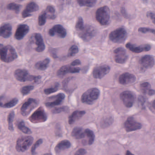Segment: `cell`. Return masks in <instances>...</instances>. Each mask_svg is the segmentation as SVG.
<instances>
[{"label": "cell", "instance_id": "cell-1", "mask_svg": "<svg viewBox=\"0 0 155 155\" xmlns=\"http://www.w3.org/2000/svg\"><path fill=\"white\" fill-rule=\"evenodd\" d=\"M14 76L18 81L21 82L27 81H34L35 83H38L41 81L40 76H33L30 75L28 71L26 69H18L14 72Z\"/></svg>", "mask_w": 155, "mask_h": 155}, {"label": "cell", "instance_id": "cell-2", "mask_svg": "<svg viewBox=\"0 0 155 155\" xmlns=\"http://www.w3.org/2000/svg\"><path fill=\"white\" fill-rule=\"evenodd\" d=\"M18 58V54L15 49L11 45L3 47L0 52V59L6 63L14 61Z\"/></svg>", "mask_w": 155, "mask_h": 155}, {"label": "cell", "instance_id": "cell-3", "mask_svg": "<svg viewBox=\"0 0 155 155\" xmlns=\"http://www.w3.org/2000/svg\"><path fill=\"white\" fill-rule=\"evenodd\" d=\"M110 12L107 6H103L97 10L96 18L97 21L102 26H107L109 24Z\"/></svg>", "mask_w": 155, "mask_h": 155}, {"label": "cell", "instance_id": "cell-4", "mask_svg": "<svg viewBox=\"0 0 155 155\" xmlns=\"http://www.w3.org/2000/svg\"><path fill=\"white\" fill-rule=\"evenodd\" d=\"M100 95V91L97 88H91L84 92L81 96L82 102L92 105L98 99Z\"/></svg>", "mask_w": 155, "mask_h": 155}, {"label": "cell", "instance_id": "cell-5", "mask_svg": "<svg viewBox=\"0 0 155 155\" xmlns=\"http://www.w3.org/2000/svg\"><path fill=\"white\" fill-rule=\"evenodd\" d=\"M34 139L31 136H22L18 138L16 142V149L18 152H24L32 145Z\"/></svg>", "mask_w": 155, "mask_h": 155}, {"label": "cell", "instance_id": "cell-6", "mask_svg": "<svg viewBox=\"0 0 155 155\" xmlns=\"http://www.w3.org/2000/svg\"><path fill=\"white\" fill-rule=\"evenodd\" d=\"M127 37V31L123 28H120L111 31L109 34V39L116 43L124 42Z\"/></svg>", "mask_w": 155, "mask_h": 155}, {"label": "cell", "instance_id": "cell-7", "mask_svg": "<svg viewBox=\"0 0 155 155\" xmlns=\"http://www.w3.org/2000/svg\"><path fill=\"white\" fill-rule=\"evenodd\" d=\"M97 33L96 29L91 25H87L78 32L79 37L85 41H89Z\"/></svg>", "mask_w": 155, "mask_h": 155}, {"label": "cell", "instance_id": "cell-8", "mask_svg": "<svg viewBox=\"0 0 155 155\" xmlns=\"http://www.w3.org/2000/svg\"><path fill=\"white\" fill-rule=\"evenodd\" d=\"M155 64V59L151 55H145L140 58L139 61V69L141 72L153 68Z\"/></svg>", "mask_w": 155, "mask_h": 155}, {"label": "cell", "instance_id": "cell-9", "mask_svg": "<svg viewBox=\"0 0 155 155\" xmlns=\"http://www.w3.org/2000/svg\"><path fill=\"white\" fill-rule=\"evenodd\" d=\"M48 120V116L42 107H40L29 118V120L32 123H42Z\"/></svg>", "mask_w": 155, "mask_h": 155}, {"label": "cell", "instance_id": "cell-10", "mask_svg": "<svg viewBox=\"0 0 155 155\" xmlns=\"http://www.w3.org/2000/svg\"><path fill=\"white\" fill-rule=\"evenodd\" d=\"M39 101L36 99L29 98L25 101L21 108V113L22 116L26 117L38 105Z\"/></svg>", "mask_w": 155, "mask_h": 155}, {"label": "cell", "instance_id": "cell-11", "mask_svg": "<svg viewBox=\"0 0 155 155\" xmlns=\"http://www.w3.org/2000/svg\"><path fill=\"white\" fill-rule=\"evenodd\" d=\"M120 97L125 107L127 108L131 107L136 100L135 94L129 91H125L121 92L120 95Z\"/></svg>", "mask_w": 155, "mask_h": 155}, {"label": "cell", "instance_id": "cell-12", "mask_svg": "<svg viewBox=\"0 0 155 155\" xmlns=\"http://www.w3.org/2000/svg\"><path fill=\"white\" fill-rule=\"evenodd\" d=\"M65 98V95L63 93H59L55 96H51L47 99L45 105L48 107H53L60 105Z\"/></svg>", "mask_w": 155, "mask_h": 155}, {"label": "cell", "instance_id": "cell-13", "mask_svg": "<svg viewBox=\"0 0 155 155\" xmlns=\"http://www.w3.org/2000/svg\"><path fill=\"white\" fill-rule=\"evenodd\" d=\"M115 61L119 64H124L128 59L126 50L122 48H118L113 51Z\"/></svg>", "mask_w": 155, "mask_h": 155}, {"label": "cell", "instance_id": "cell-14", "mask_svg": "<svg viewBox=\"0 0 155 155\" xmlns=\"http://www.w3.org/2000/svg\"><path fill=\"white\" fill-rule=\"evenodd\" d=\"M110 69V67L107 65H101L96 67L92 71L93 78L97 79H101L108 74Z\"/></svg>", "mask_w": 155, "mask_h": 155}, {"label": "cell", "instance_id": "cell-15", "mask_svg": "<svg viewBox=\"0 0 155 155\" xmlns=\"http://www.w3.org/2000/svg\"><path fill=\"white\" fill-rule=\"evenodd\" d=\"M142 127V125L136 121L132 117H129L124 123V128L127 132L138 130L140 129Z\"/></svg>", "mask_w": 155, "mask_h": 155}, {"label": "cell", "instance_id": "cell-16", "mask_svg": "<svg viewBox=\"0 0 155 155\" xmlns=\"http://www.w3.org/2000/svg\"><path fill=\"white\" fill-rule=\"evenodd\" d=\"M49 35L51 37L57 35L59 38H64L67 36L66 29L61 25H56L49 30Z\"/></svg>", "mask_w": 155, "mask_h": 155}, {"label": "cell", "instance_id": "cell-17", "mask_svg": "<svg viewBox=\"0 0 155 155\" xmlns=\"http://www.w3.org/2000/svg\"><path fill=\"white\" fill-rule=\"evenodd\" d=\"M126 47L132 52L135 53H139L144 51H148L151 49V46L149 44L136 46L130 43H127L126 45Z\"/></svg>", "mask_w": 155, "mask_h": 155}, {"label": "cell", "instance_id": "cell-18", "mask_svg": "<svg viewBox=\"0 0 155 155\" xmlns=\"http://www.w3.org/2000/svg\"><path fill=\"white\" fill-rule=\"evenodd\" d=\"M136 81L135 75L128 72H125L120 76L118 79L119 82L121 85H126L132 84Z\"/></svg>", "mask_w": 155, "mask_h": 155}, {"label": "cell", "instance_id": "cell-19", "mask_svg": "<svg viewBox=\"0 0 155 155\" xmlns=\"http://www.w3.org/2000/svg\"><path fill=\"white\" fill-rule=\"evenodd\" d=\"M29 31L30 28L28 25L26 24H21L18 25L14 35L15 38L18 40H22L28 33Z\"/></svg>", "mask_w": 155, "mask_h": 155}, {"label": "cell", "instance_id": "cell-20", "mask_svg": "<svg viewBox=\"0 0 155 155\" xmlns=\"http://www.w3.org/2000/svg\"><path fill=\"white\" fill-rule=\"evenodd\" d=\"M38 5L35 2H30L27 5L26 8L22 12V17L23 18H28L31 16V13L38 11L39 10Z\"/></svg>", "mask_w": 155, "mask_h": 155}, {"label": "cell", "instance_id": "cell-21", "mask_svg": "<svg viewBox=\"0 0 155 155\" xmlns=\"http://www.w3.org/2000/svg\"><path fill=\"white\" fill-rule=\"evenodd\" d=\"M81 69L78 68H72L69 66H63L61 67L57 72V75L59 77H63L68 73H78Z\"/></svg>", "mask_w": 155, "mask_h": 155}, {"label": "cell", "instance_id": "cell-22", "mask_svg": "<svg viewBox=\"0 0 155 155\" xmlns=\"http://www.w3.org/2000/svg\"><path fill=\"white\" fill-rule=\"evenodd\" d=\"M35 43L37 45V48H35V51L38 52H41L45 50L46 46L43 41L42 36L40 33H35L33 35Z\"/></svg>", "mask_w": 155, "mask_h": 155}, {"label": "cell", "instance_id": "cell-23", "mask_svg": "<svg viewBox=\"0 0 155 155\" xmlns=\"http://www.w3.org/2000/svg\"><path fill=\"white\" fill-rule=\"evenodd\" d=\"M12 34V27L9 23H5L0 26V36L4 38H10Z\"/></svg>", "mask_w": 155, "mask_h": 155}, {"label": "cell", "instance_id": "cell-24", "mask_svg": "<svg viewBox=\"0 0 155 155\" xmlns=\"http://www.w3.org/2000/svg\"><path fill=\"white\" fill-rule=\"evenodd\" d=\"M71 147L70 141L67 140H64L59 142L55 147V151L56 154H59L63 150L70 148Z\"/></svg>", "mask_w": 155, "mask_h": 155}, {"label": "cell", "instance_id": "cell-25", "mask_svg": "<svg viewBox=\"0 0 155 155\" xmlns=\"http://www.w3.org/2000/svg\"><path fill=\"white\" fill-rule=\"evenodd\" d=\"M86 113V111L84 110H76L74 111L69 117V124L71 125L75 123L76 121L81 118Z\"/></svg>", "mask_w": 155, "mask_h": 155}, {"label": "cell", "instance_id": "cell-26", "mask_svg": "<svg viewBox=\"0 0 155 155\" xmlns=\"http://www.w3.org/2000/svg\"><path fill=\"white\" fill-rule=\"evenodd\" d=\"M71 136L76 139H81L85 137V134L82 128L75 127L71 132Z\"/></svg>", "mask_w": 155, "mask_h": 155}, {"label": "cell", "instance_id": "cell-27", "mask_svg": "<svg viewBox=\"0 0 155 155\" xmlns=\"http://www.w3.org/2000/svg\"><path fill=\"white\" fill-rule=\"evenodd\" d=\"M113 121L114 119L112 116H105L101 121V127L103 129L107 128L113 123Z\"/></svg>", "mask_w": 155, "mask_h": 155}, {"label": "cell", "instance_id": "cell-28", "mask_svg": "<svg viewBox=\"0 0 155 155\" xmlns=\"http://www.w3.org/2000/svg\"><path fill=\"white\" fill-rule=\"evenodd\" d=\"M50 62V60L49 58H47L43 60L38 61L36 63L35 65V68L39 70H45L48 67Z\"/></svg>", "mask_w": 155, "mask_h": 155}, {"label": "cell", "instance_id": "cell-29", "mask_svg": "<svg viewBox=\"0 0 155 155\" xmlns=\"http://www.w3.org/2000/svg\"><path fill=\"white\" fill-rule=\"evenodd\" d=\"M45 12L47 14V18H48L49 19L54 20L57 18L56 10L52 6H48Z\"/></svg>", "mask_w": 155, "mask_h": 155}, {"label": "cell", "instance_id": "cell-30", "mask_svg": "<svg viewBox=\"0 0 155 155\" xmlns=\"http://www.w3.org/2000/svg\"><path fill=\"white\" fill-rule=\"evenodd\" d=\"M77 2L81 7H87L89 8L94 7L97 3L95 0H79Z\"/></svg>", "mask_w": 155, "mask_h": 155}, {"label": "cell", "instance_id": "cell-31", "mask_svg": "<svg viewBox=\"0 0 155 155\" xmlns=\"http://www.w3.org/2000/svg\"><path fill=\"white\" fill-rule=\"evenodd\" d=\"M18 128L20 130L25 133V134H31L32 133V131L30 129L25 126V122L23 120H21L18 124Z\"/></svg>", "mask_w": 155, "mask_h": 155}, {"label": "cell", "instance_id": "cell-32", "mask_svg": "<svg viewBox=\"0 0 155 155\" xmlns=\"http://www.w3.org/2000/svg\"><path fill=\"white\" fill-rule=\"evenodd\" d=\"M73 79H74L73 78H68L65 79L62 82V87H63V90L68 93H70L69 86L71 85V84L72 83Z\"/></svg>", "mask_w": 155, "mask_h": 155}, {"label": "cell", "instance_id": "cell-33", "mask_svg": "<svg viewBox=\"0 0 155 155\" xmlns=\"http://www.w3.org/2000/svg\"><path fill=\"white\" fill-rule=\"evenodd\" d=\"M59 83L58 82L55 83L53 86L48 88L45 89L44 90V92L46 95H50L58 91L59 88Z\"/></svg>", "mask_w": 155, "mask_h": 155}, {"label": "cell", "instance_id": "cell-34", "mask_svg": "<svg viewBox=\"0 0 155 155\" xmlns=\"http://www.w3.org/2000/svg\"><path fill=\"white\" fill-rule=\"evenodd\" d=\"M84 133L88 137L89 145H92L94 142L95 138V134H94V132H93L92 130H91L89 129H87L84 130Z\"/></svg>", "mask_w": 155, "mask_h": 155}, {"label": "cell", "instance_id": "cell-35", "mask_svg": "<svg viewBox=\"0 0 155 155\" xmlns=\"http://www.w3.org/2000/svg\"><path fill=\"white\" fill-rule=\"evenodd\" d=\"M15 112L14 111H12L10 112L8 117V129L10 131L14 130V127H13V120L15 117Z\"/></svg>", "mask_w": 155, "mask_h": 155}, {"label": "cell", "instance_id": "cell-36", "mask_svg": "<svg viewBox=\"0 0 155 155\" xmlns=\"http://www.w3.org/2000/svg\"><path fill=\"white\" fill-rule=\"evenodd\" d=\"M18 99L17 98H14L3 104L2 107L5 108H11L15 107L18 104Z\"/></svg>", "mask_w": 155, "mask_h": 155}, {"label": "cell", "instance_id": "cell-37", "mask_svg": "<svg viewBox=\"0 0 155 155\" xmlns=\"http://www.w3.org/2000/svg\"><path fill=\"white\" fill-rule=\"evenodd\" d=\"M21 7V5H20V4L12 2V3H9L8 5L7 8L9 10L13 11L15 12V13L18 14L19 13Z\"/></svg>", "mask_w": 155, "mask_h": 155}, {"label": "cell", "instance_id": "cell-38", "mask_svg": "<svg viewBox=\"0 0 155 155\" xmlns=\"http://www.w3.org/2000/svg\"><path fill=\"white\" fill-rule=\"evenodd\" d=\"M47 19V14L44 11L43 12H41L39 16L38 19V25L40 26H43V25H45L46 23Z\"/></svg>", "mask_w": 155, "mask_h": 155}, {"label": "cell", "instance_id": "cell-39", "mask_svg": "<svg viewBox=\"0 0 155 155\" xmlns=\"http://www.w3.org/2000/svg\"><path fill=\"white\" fill-rule=\"evenodd\" d=\"M69 110V108L67 106H63L55 108L51 110L53 114H56L61 113V112H68Z\"/></svg>", "mask_w": 155, "mask_h": 155}, {"label": "cell", "instance_id": "cell-40", "mask_svg": "<svg viewBox=\"0 0 155 155\" xmlns=\"http://www.w3.org/2000/svg\"><path fill=\"white\" fill-rule=\"evenodd\" d=\"M150 87L151 86L148 82H144L140 85V90L143 94H148L149 91L150 90Z\"/></svg>", "mask_w": 155, "mask_h": 155}, {"label": "cell", "instance_id": "cell-41", "mask_svg": "<svg viewBox=\"0 0 155 155\" xmlns=\"http://www.w3.org/2000/svg\"><path fill=\"white\" fill-rule=\"evenodd\" d=\"M34 89L33 86H26L21 88L20 91L23 96L28 95L31 91Z\"/></svg>", "mask_w": 155, "mask_h": 155}, {"label": "cell", "instance_id": "cell-42", "mask_svg": "<svg viewBox=\"0 0 155 155\" xmlns=\"http://www.w3.org/2000/svg\"><path fill=\"white\" fill-rule=\"evenodd\" d=\"M79 52L78 48L76 45H72L69 50L68 56V57H72L75 56Z\"/></svg>", "mask_w": 155, "mask_h": 155}, {"label": "cell", "instance_id": "cell-43", "mask_svg": "<svg viewBox=\"0 0 155 155\" xmlns=\"http://www.w3.org/2000/svg\"><path fill=\"white\" fill-rule=\"evenodd\" d=\"M43 143V140L40 139L37 140L35 144L32 146L31 149V153L32 155H35L36 154V149Z\"/></svg>", "mask_w": 155, "mask_h": 155}, {"label": "cell", "instance_id": "cell-44", "mask_svg": "<svg viewBox=\"0 0 155 155\" xmlns=\"http://www.w3.org/2000/svg\"><path fill=\"white\" fill-rule=\"evenodd\" d=\"M84 27V21H83V18L81 17H79L77 21L75 28H76V29L80 31Z\"/></svg>", "mask_w": 155, "mask_h": 155}, {"label": "cell", "instance_id": "cell-45", "mask_svg": "<svg viewBox=\"0 0 155 155\" xmlns=\"http://www.w3.org/2000/svg\"><path fill=\"white\" fill-rule=\"evenodd\" d=\"M138 31L142 33H146L147 32H150L152 34H155V29L148 28H140L138 29Z\"/></svg>", "mask_w": 155, "mask_h": 155}, {"label": "cell", "instance_id": "cell-46", "mask_svg": "<svg viewBox=\"0 0 155 155\" xmlns=\"http://www.w3.org/2000/svg\"><path fill=\"white\" fill-rule=\"evenodd\" d=\"M55 134L58 137H61L62 136L61 127L59 123L56 125V128H55Z\"/></svg>", "mask_w": 155, "mask_h": 155}, {"label": "cell", "instance_id": "cell-47", "mask_svg": "<svg viewBox=\"0 0 155 155\" xmlns=\"http://www.w3.org/2000/svg\"><path fill=\"white\" fill-rule=\"evenodd\" d=\"M147 17L150 18L152 21V22L155 24V13L152 12H148L147 13Z\"/></svg>", "mask_w": 155, "mask_h": 155}, {"label": "cell", "instance_id": "cell-48", "mask_svg": "<svg viewBox=\"0 0 155 155\" xmlns=\"http://www.w3.org/2000/svg\"><path fill=\"white\" fill-rule=\"evenodd\" d=\"M86 153L87 151L86 150L83 148H81L75 153L74 155H86Z\"/></svg>", "mask_w": 155, "mask_h": 155}, {"label": "cell", "instance_id": "cell-49", "mask_svg": "<svg viewBox=\"0 0 155 155\" xmlns=\"http://www.w3.org/2000/svg\"><path fill=\"white\" fill-rule=\"evenodd\" d=\"M146 99L145 97L142 96H140L138 97V101L141 106H144L146 102Z\"/></svg>", "mask_w": 155, "mask_h": 155}, {"label": "cell", "instance_id": "cell-50", "mask_svg": "<svg viewBox=\"0 0 155 155\" xmlns=\"http://www.w3.org/2000/svg\"><path fill=\"white\" fill-rule=\"evenodd\" d=\"M81 64V62L79 60L77 59L74 61L71 64V66H76L80 65Z\"/></svg>", "mask_w": 155, "mask_h": 155}, {"label": "cell", "instance_id": "cell-51", "mask_svg": "<svg viewBox=\"0 0 155 155\" xmlns=\"http://www.w3.org/2000/svg\"><path fill=\"white\" fill-rule=\"evenodd\" d=\"M121 12L122 13V15L125 17V18H127V15L126 13V10L124 8H121Z\"/></svg>", "mask_w": 155, "mask_h": 155}, {"label": "cell", "instance_id": "cell-52", "mask_svg": "<svg viewBox=\"0 0 155 155\" xmlns=\"http://www.w3.org/2000/svg\"><path fill=\"white\" fill-rule=\"evenodd\" d=\"M149 96H153L155 94V91L154 90L150 89V90L149 91L148 93Z\"/></svg>", "mask_w": 155, "mask_h": 155}, {"label": "cell", "instance_id": "cell-53", "mask_svg": "<svg viewBox=\"0 0 155 155\" xmlns=\"http://www.w3.org/2000/svg\"><path fill=\"white\" fill-rule=\"evenodd\" d=\"M126 155H135L134 154H132L131 152L129 151V150H127V152L126 153Z\"/></svg>", "mask_w": 155, "mask_h": 155}, {"label": "cell", "instance_id": "cell-54", "mask_svg": "<svg viewBox=\"0 0 155 155\" xmlns=\"http://www.w3.org/2000/svg\"><path fill=\"white\" fill-rule=\"evenodd\" d=\"M3 47H4V46H3L2 44H0V52L2 50V49Z\"/></svg>", "mask_w": 155, "mask_h": 155}, {"label": "cell", "instance_id": "cell-55", "mask_svg": "<svg viewBox=\"0 0 155 155\" xmlns=\"http://www.w3.org/2000/svg\"><path fill=\"white\" fill-rule=\"evenodd\" d=\"M43 155H52L51 154H50V153H47V154H44Z\"/></svg>", "mask_w": 155, "mask_h": 155}, {"label": "cell", "instance_id": "cell-56", "mask_svg": "<svg viewBox=\"0 0 155 155\" xmlns=\"http://www.w3.org/2000/svg\"><path fill=\"white\" fill-rule=\"evenodd\" d=\"M0 132H1V130H0Z\"/></svg>", "mask_w": 155, "mask_h": 155}, {"label": "cell", "instance_id": "cell-57", "mask_svg": "<svg viewBox=\"0 0 155 155\" xmlns=\"http://www.w3.org/2000/svg\"></svg>", "mask_w": 155, "mask_h": 155}]
</instances>
